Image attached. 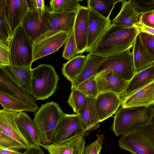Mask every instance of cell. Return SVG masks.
Returning a JSON list of instances; mask_svg holds the SVG:
<instances>
[{
    "label": "cell",
    "mask_w": 154,
    "mask_h": 154,
    "mask_svg": "<svg viewBox=\"0 0 154 154\" xmlns=\"http://www.w3.org/2000/svg\"><path fill=\"white\" fill-rule=\"evenodd\" d=\"M140 32L136 28H121L111 24L90 53L109 58L131 49Z\"/></svg>",
    "instance_id": "cell-1"
},
{
    "label": "cell",
    "mask_w": 154,
    "mask_h": 154,
    "mask_svg": "<svg viewBox=\"0 0 154 154\" xmlns=\"http://www.w3.org/2000/svg\"><path fill=\"white\" fill-rule=\"evenodd\" d=\"M152 106L121 107L116 112L111 129L116 136L154 121Z\"/></svg>",
    "instance_id": "cell-2"
},
{
    "label": "cell",
    "mask_w": 154,
    "mask_h": 154,
    "mask_svg": "<svg viewBox=\"0 0 154 154\" xmlns=\"http://www.w3.org/2000/svg\"><path fill=\"white\" fill-rule=\"evenodd\" d=\"M121 135V149L132 154H154V121Z\"/></svg>",
    "instance_id": "cell-3"
},
{
    "label": "cell",
    "mask_w": 154,
    "mask_h": 154,
    "mask_svg": "<svg viewBox=\"0 0 154 154\" xmlns=\"http://www.w3.org/2000/svg\"><path fill=\"white\" fill-rule=\"evenodd\" d=\"M65 113L57 103L52 101L42 105L34 114L33 120L42 144L52 143L56 128Z\"/></svg>",
    "instance_id": "cell-4"
},
{
    "label": "cell",
    "mask_w": 154,
    "mask_h": 154,
    "mask_svg": "<svg viewBox=\"0 0 154 154\" xmlns=\"http://www.w3.org/2000/svg\"><path fill=\"white\" fill-rule=\"evenodd\" d=\"M59 79L53 66L43 64L38 65L32 69L31 95L36 100L48 98L58 89Z\"/></svg>",
    "instance_id": "cell-5"
},
{
    "label": "cell",
    "mask_w": 154,
    "mask_h": 154,
    "mask_svg": "<svg viewBox=\"0 0 154 154\" xmlns=\"http://www.w3.org/2000/svg\"><path fill=\"white\" fill-rule=\"evenodd\" d=\"M34 42L21 25L15 31L10 40L9 57L11 65L24 66L32 65Z\"/></svg>",
    "instance_id": "cell-6"
},
{
    "label": "cell",
    "mask_w": 154,
    "mask_h": 154,
    "mask_svg": "<svg viewBox=\"0 0 154 154\" xmlns=\"http://www.w3.org/2000/svg\"><path fill=\"white\" fill-rule=\"evenodd\" d=\"M130 51L129 49L107 58L101 64L95 74L112 72L129 81L135 73L132 54Z\"/></svg>",
    "instance_id": "cell-7"
},
{
    "label": "cell",
    "mask_w": 154,
    "mask_h": 154,
    "mask_svg": "<svg viewBox=\"0 0 154 154\" xmlns=\"http://www.w3.org/2000/svg\"><path fill=\"white\" fill-rule=\"evenodd\" d=\"M79 115L65 113L59 120L54 132L52 143L63 142L86 134Z\"/></svg>",
    "instance_id": "cell-8"
},
{
    "label": "cell",
    "mask_w": 154,
    "mask_h": 154,
    "mask_svg": "<svg viewBox=\"0 0 154 154\" xmlns=\"http://www.w3.org/2000/svg\"><path fill=\"white\" fill-rule=\"evenodd\" d=\"M77 11L54 12L51 11L46 22L45 33L36 39L34 43L61 32H66L69 34L73 29Z\"/></svg>",
    "instance_id": "cell-9"
},
{
    "label": "cell",
    "mask_w": 154,
    "mask_h": 154,
    "mask_svg": "<svg viewBox=\"0 0 154 154\" xmlns=\"http://www.w3.org/2000/svg\"><path fill=\"white\" fill-rule=\"evenodd\" d=\"M51 11L50 7L47 6L44 11L29 8L21 26L33 42L45 33L46 22Z\"/></svg>",
    "instance_id": "cell-10"
},
{
    "label": "cell",
    "mask_w": 154,
    "mask_h": 154,
    "mask_svg": "<svg viewBox=\"0 0 154 154\" xmlns=\"http://www.w3.org/2000/svg\"><path fill=\"white\" fill-rule=\"evenodd\" d=\"M0 92L16 98L36 111L38 109L34 98L18 86L4 67L0 68Z\"/></svg>",
    "instance_id": "cell-11"
},
{
    "label": "cell",
    "mask_w": 154,
    "mask_h": 154,
    "mask_svg": "<svg viewBox=\"0 0 154 154\" xmlns=\"http://www.w3.org/2000/svg\"><path fill=\"white\" fill-rule=\"evenodd\" d=\"M88 8L87 45L85 52L90 53L92 48L110 26V19H106L92 9Z\"/></svg>",
    "instance_id": "cell-12"
},
{
    "label": "cell",
    "mask_w": 154,
    "mask_h": 154,
    "mask_svg": "<svg viewBox=\"0 0 154 154\" xmlns=\"http://www.w3.org/2000/svg\"><path fill=\"white\" fill-rule=\"evenodd\" d=\"M122 100L120 96L109 92H100L95 98L99 122L111 116L118 110Z\"/></svg>",
    "instance_id": "cell-13"
},
{
    "label": "cell",
    "mask_w": 154,
    "mask_h": 154,
    "mask_svg": "<svg viewBox=\"0 0 154 154\" xmlns=\"http://www.w3.org/2000/svg\"><path fill=\"white\" fill-rule=\"evenodd\" d=\"M69 34L66 32H61L34 43L33 62L57 51L65 43Z\"/></svg>",
    "instance_id": "cell-14"
},
{
    "label": "cell",
    "mask_w": 154,
    "mask_h": 154,
    "mask_svg": "<svg viewBox=\"0 0 154 154\" xmlns=\"http://www.w3.org/2000/svg\"><path fill=\"white\" fill-rule=\"evenodd\" d=\"M19 112L3 108L0 109V132L16 140L25 148L30 145L23 136L15 122Z\"/></svg>",
    "instance_id": "cell-15"
},
{
    "label": "cell",
    "mask_w": 154,
    "mask_h": 154,
    "mask_svg": "<svg viewBox=\"0 0 154 154\" xmlns=\"http://www.w3.org/2000/svg\"><path fill=\"white\" fill-rule=\"evenodd\" d=\"M88 19V8L80 5L77 12L73 28L78 54L83 53L87 48Z\"/></svg>",
    "instance_id": "cell-16"
},
{
    "label": "cell",
    "mask_w": 154,
    "mask_h": 154,
    "mask_svg": "<svg viewBox=\"0 0 154 154\" xmlns=\"http://www.w3.org/2000/svg\"><path fill=\"white\" fill-rule=\"evenodd\" d=\"M27 0H7L5 17L10 27L11 37L28 12Z\"/></svg>",
    "instance_id": "cell-17"
},
{
    "label": "cell",
    "mask_w": 154,
    "mask_h": 154,
    "mask_svg": "<svg viewBox=\"0 0 154 154\" xmlns=\"http://www.w3.org/2000/svg\"><path fill=\"white\" fill-rule=\"evenodd\" d=\"M95 75L100 92H111L121 97L129 82L112 72L100 73Z\"/></svg>",
    "instance_id": "cell-18"
},
{
    "label": "cell",
    "mask_w": 154,
    "mask_h": 154,
    "mask_svg": "<svg viewBox=\"0 0 154 154\" xmlns=\"http://www.w3.org/2000/svg\"><path fill=\"white\" fill-rule=\"evenodd\" d=\"M121 10L116 16L111 21V25L121 28H129L139 22L141 14L134 6L131 0H121Z\"/></svg>",
    "instance_id": "cell-19"
},
{
    "label": "cell",
    "mask_w": 154,
    "mask_h": 154,
    "mask_svg": "<svg viewBox=\"0 0 154 154\" xmlns=\"http://www.w3.org/2000/svg\"><path fill=\"white\" fill-rule=\"evenodd\" d=\"M84 136H79L66 141L48 145L40 146L50 154H82L85 146Z\"/></svg>",
    "instance_id": "cell-20"
},
{
    "label": "cell",
    "mask_w": 154,
    "mask_h": 154,
    "mask_svg": "<svg viewBox=\"0 0 154 154\" xmlns=\"http://www.w3.org/2000/svg\"><path fill=\"white\" fill-rule=\"evenodd\" d=\"M132 53L135 73L154 64V54L143 45L138 35L132 47Z\"/></svg>",
    "instance_id": "cell-21"
},
{
    "label": "cell",
    "mask_w": 154,
    "mask_h": 154,
    "mask_svg": "<svg viewBox=\"0 0 154 154\" xmlns=\"http://www.w3.org/2000/svg\"><path fill=\"white\" fill-rule=\"evenodd\" d=\"M15 122L20 133L30 145H39L41 143L36 126L25 111L19 112Z\"/></svg>",
    "instance_id": "cell-22"
},
{
    "label": "cell",
    "mask_w": 154,
    "mask_h": 154,
    "mask_svg": "<svg viewBox=\"0 0 154 154\" xmlns=\"http://www.w3.org/2000/svg\"><path fill=\"white\" fill-rule=\"evenodd\" d=\"M154 82V64L135 73L121 96L122 100Z\"/></svg>",
    "instance_id": "cell-23"
},
{
    "label": "cell",
    "mask_w": 154,
    "mask_h": 154,
    "mask_svg": "<svg viewBox=\"0 0 154 154\" xmlns=\"http://www.w3.org/2000/svg\"><path fill=\"white\" fill-rule=\"evenodd\" d=\"M154 103V82L123 99L122 107L148 106Z\"/></svg>",
    "instance_id": "cell-24"
},
{
    "label": "cell",
    "mask_w": 154,
    "mask_h": 154,
    "mask_svg": "<svg viewBox=\"0 0 154 154\" xmlns=\"http://www.w3.org/2000/svg\"><path fill=\"white\" fill-rule=\"evenodd\" d=\"M78 115L86 133L97 128L99 121L95 105V98L87 97Z\"/></svg>",
    "instance_id": "cell-25"
},
{
    "label": "cell",
    "mask_w": 154,
    "mask_h": 154,
    "mask_svg": "<svg viewBox=\"0 0 154 154\" xmlns=\"http://www.w3.org/2000/svg\"><path fill=\"white\" fill-rule=\"evenodd\" d=\"M32 65L24 66L11 65L4 67L8 73L21 88L31 94Z\"/></svg>",
    "instance_id": "cell-26"
},
{
    "label": "cell",
    "mask_w": 154,
    "mask_h": 154,
    "mask_svg": "<svg viewBox=\"0 0 154 154\" xmlns=\"http://www.w3.org/2000/svg\"><path fill=\"white\" fill-rule=\"evenodd\" d=\"M83 67L79 74L71 83V89L94 75L101 64L107 58L89 53Z\"/></svg>",
    "instance_id": "cell-27"
},
{
    "label": "cell",
    "mask_w": 154,
    "mask_h": 154,
    "mask_svg": "<svg viewBox=\"0 0 154 154\" xmlns=\"http://www.w3.org/2000/svg\"><path fill=\"white\" fill-rule=\"evenodd\" d=\"M87 58V55H77L63 63L61 71L65 77L72 82L81 71Z\"/></svg>",
    "instance_id": "cell-28"
},
{
    "label": "cell",
    "mask_w": 154,
    "mask_h": 154,
    "mask_svg": "<svg viewBox=\"0 0 154 154\" xmlns=\"http://www.w3.org/2000/svg\"><path fill=\"white\" fill-rule=\"evenodd\" d=\"M0 104L3 108L19 112L23 111L34 112L36 111L16 98L1 92Z\"/></svg>",
    "instance_id": "cell-29"
},
{
    "label": "cell",
    "mask_w": 154,
    "mask_h": 154,
    "mask_svg": "<svg viewBox=\"0 0 154 154\" xmlns=\"http://www.w3.org/2000/svg\"><path fill=\"white\" fill-rule=\"evenodd\" d=\"M121 0H89L87 1V7L94 10L104 18L109 19L116 4Z\"/></svg>",
    "instance_id": "cell-30"
},
{
    "label": "cell",
    "mask_w": 154,
    "mask_h": 154,
    "mask_svg": "<svg viewBox=\"0 0 154 154\" xmlns=\"http://www.w3.org/2000/svg\"><path fill=\"white\" fill-rule=\"evenodd\" d=\"M78 0H51L49 2L51 11L54 12L77 11L80 5Z\"/></svg>",
    "instance_id": "cell-31"
},
{
    "label": "cell",
    "mask_w": 154,
    "mask_h": 154,
    "mask_svg": "<svg viewBox=\"0 0 154 154\" xmlns=\"http://www.w3.org/2000/svg\"><path fill=\"white\" fill-rule=\"evenodd\" d=\"M74 88L87 97L94 98L100 93L98 88L95 75L85 80Z\"/></svg>",
    "instance_id": "cell-32"
},
{
    "label": "cell",
    "mask_w": 154,
    "mask_h": 154,
    "mask_svg": "<svg viewBox=\"0 0 154 154\" xmlns=\"http://www.w3.org/2000/svg\"><path fill=\"white\" fill-rule=\"evenodd\" d=\"M87 97L75 88L71 89L68 103L74 112L79 114L80 110Z\"/></svg>",
    "instance_id": "cell-33"
},
{
    "label": "cell",
    "mask_w": 154,
    "mask_h": 154,
    "mask_svg": "<svg viewBox=\"0 0 154 154\" xmlns=\"http://www.w3.org/2000/svg\"><path fill=\"white\" fill-rule=\"evenodd\" d=\"M64 44L62 57L66 60H69L78 54L73 29L69 34Z\"/></svg>",
    "instance_id": "cell-34"
},
{
    "label": "cell",
    "mask_w": 154,
    "mask_h": 154,
    "mask_svg": "<svg viewBox=\"0 0 154 154\" xmlns=\"http://www.w3.org/2000/svg\"><path fill=\"white\" fill-rule=\"evenodd\" d=\"M97 138L94 142L85 146L82 154H99L102 148L104 136L97 134Z\"/></svg>",
    "instance_id": "cell-35"
},
{
    "label": "cell",
    "mask_w": 154,
    "mask_h": 154,
    "mask_svg": "<svg viewBox=\"0 0 154 154\" xmlns=\"http://www.w3.org/2000/svg\"><path fill=\"white\" fill-rule=\"evenodd\" d=\"M141 14L154 11V0H131Z\"/></svg>",
    "instance_id": "cell-36"
},
{
    "label": "cell",
    "mask_w": 154,
    "mask_h": 154,
    "mask_svg": "<svg viewBox=\"0 0 154 154\" xmlns=\"http://www.w3.org/2000/svg\"><path fill=\"white\" fill-rule=\"evenodd\" d=\"M11 32L7 21L0 15V41L9 45Z\"/></svg>",
    "instance_id": "cell-37"
},
{
    "label": "cell",
    "mask_w": 154,
    "mask_h": 154,
    "mask_svg": "<svg viewBox=\"0 0 154 154\" xmlns=\"http://www.w3.org/2000/svg\"><path fill=\"white\" fill-rule=\"evenodd\" d=\"M0 147L13 149H25V147L19 143L0 132Z\"/></svg>",
    "instance_id": "cell-38"
},
{
    "label": "cell",
    "mask_w": 154,
    "mask_h": 154,
    "mask_svg": "<svg viewBox=\"0 0 154 154\" xmlns=\"http://www.w3.org/2000/svg\"><path fill=\"white\" fill-rule=\"evenodd\" d=\"M9 45L0 41V68L11 65Z\"/></svg>",
    "instance_id": "cell-39"
},
{
    "label": "cell",
    "mask_w": 154,
    "mask_h": 154,
    "mask_svg": "<svg viewBox=\"0 0 154 154\" xmlns=\"http://www.w3.org/2000/svg\"><path fill=\"white\" fill-rule=\"evenodd\" d=\"M138 35L143 45L154 54V35L140 32Z\"/></svg>",
    "instance_id": "cell-40"
},
{
    "label": "cell",
    "mask_w": 154,
    "mask_h": 154,
    "mask_svg": "<svg viewBox=\"0 0 154 154\" xmlns=\"http://www.w3.org/2000/svg\"><path fill=\"white\" fill-rule=\"evenodd\" d=\"M139 22L154 28V11L141 14L139 18Z\"/></svg>",
    "instance_id": "cell-41"
},
{
    "label": "cell",
    "mask_w": 154,
    "mask_h": 154,
    "mask_svg": "<svg viewBox=\"0 0 154 154\" xmlns=\"http://www.w3.org/2000/svg\"><path fill=\"white\" fill-rule=\"evenodd\" d=\"M29 8H33L43 11H45L46 7L43 0H27Z\"/></svg>",
    "instance_id": "cell-42"
},
{
    "label": "cell",
    "mask_w": 154,
    "mask_h": 154,
    "mask_svg": "<svg viewBox=\"0 0 154 154\" xmlns=\"http://www.w3.org/2000/svg\"><path fill=\"white\" fill-rule=\"evenodd\" d=\"M23 154H45L39 145L30 146Z\"/></svg>",
    "instance_id": "cell-43"
},
{
    "label": "cell",
    "mask_w": 154,
    "mask_h": 154,
    "mask_svg": "<svg viewBox=\"0 0 154 154\" xmlns=\"http://www.w3.org/2000/svg\"><path fill=\"white\" fill-rule=\"evenodd\" d=\"M133 27L137 28L140 32H143L154 35V28L143 25L139 22L134 25Z\"/></svg>",
    "instance_id": "cell-44"
},
{
    "label": "cell",
    "mask_w": 154,
    "mask_h": 154,
    "mask_svg": "<svg viewBox=\"0 0 154 154\" xmlns=\"http://www.w3.org/2000/svg\"><path fill=\"white\" fill-rule=\"evenodd\" d=\"M0 154H23L13 149L0 147Z\"/></svg>",
    "instance_id": "cell-45"
},
{
    "label": "cell",
    "mask_w": 154,
    "mask_h": 154,
    "mask_svg": "<svg viewBox=\"0 0 154 154\" xmlns=\"http://www.w3.org/2000/svg\"><path fill=\"white\" fill-rule=\"evenodd\" d=\"M6 2L7 0H0V15L7 21L5 17Z\"/></svg>",
    "instance_id": "cell-46"
}]
</instances>
